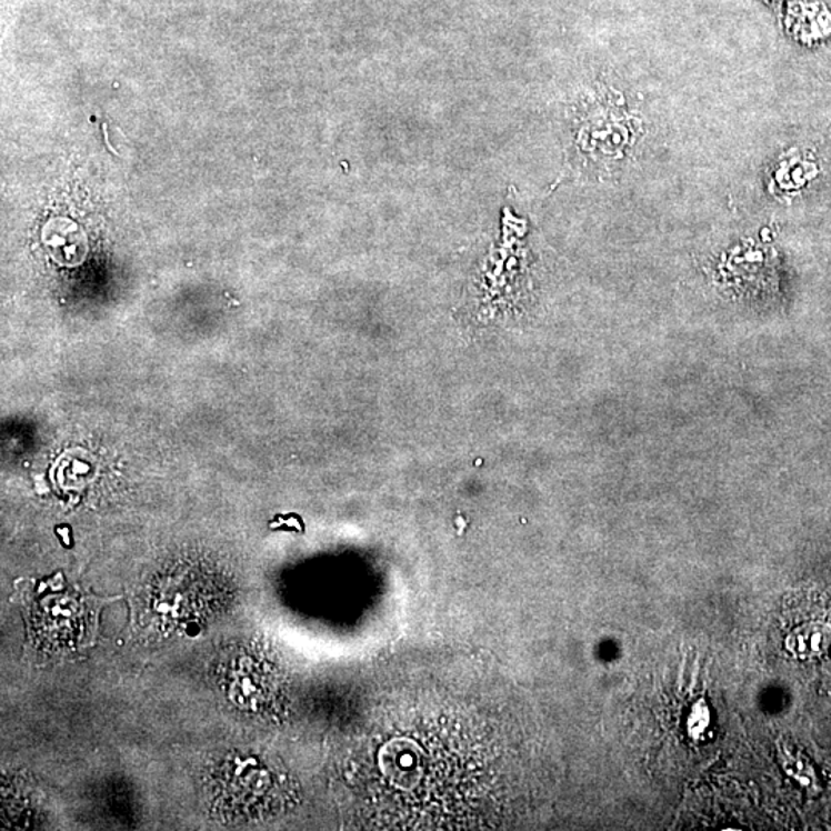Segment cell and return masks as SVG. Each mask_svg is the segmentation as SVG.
<instances>
[{
  "label": "cell",
  "mask_w": 831,
  "mask_h": 831,
  "mask_svg": "<svg viewBox=\"0 0 831 831\" xmlns=\"http://www.w3.org/2000/svg\"><path fill=\"white\" fill-rule=\"evenodd\" d=\"M831 645V623L814 621L798 627L787 639V647L798 658H814Z\"/></svg>",
  "instance_id": "obj_1"
}]
</instances>
